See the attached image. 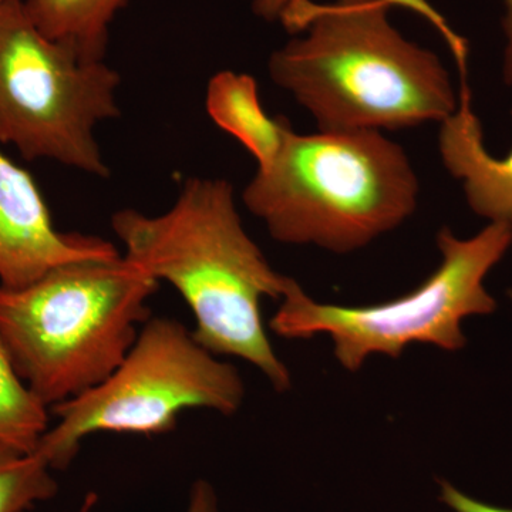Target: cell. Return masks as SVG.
Instances as JSON below:
<instances>
[{"label":"cell","mask_w":512,"mask_h":512,"mask_svg":"<svg viewBox=\"0 0 512 512\" xmlns=\"http://www.w3.org/2000/svg\"><path fill=\"white\" fill-rule=\"evenodd\" d=\"M441 264L413 292L393 301L366 306H340L313 301L289 278L281 308L269 326L286 339L329 335L340 365L356 372L367 357H399L413 343L456 352L466 346L461 322L488 315L497 302L484 286L485 276L512 245V225L491 222L476 237L461 239L440 229Z\"/></svg>","instance_id":"5"},{"label":"cell","mask_w":512,"mask_h":512,"mask_svg":"<svg viewBox=\"0 0 512 512\" xmlns=\"http://www.w3.org/2000/svg\"><path fill=\"white\" fill-rule=\"evenodd\" d=\"M157 288L121 254L60 265L23 288L0 286V340L23 383L52 409L117 369L151 318Z\"/></svg>","instance_id":"3"},{"label":"cell","mask_w":512,"mask_h":512,"mask_svg":"<svg viewBox=\"0 0 512 512\" xmlns=\"http://www.w3.org/2000/svg\"><path fill=\"white\" fill-rule=\"evenodd\" d=\"M440 498L454 512H512V508L484 503L470 497L448 481H440Z\"/></svg>","instance_id":"15"},{"label":"cell","mask_w":512,"mask_h":512,"mask_svg":"<svg viewBox=\"0 0 512 512\" xmlns=\"http://www.w3.org/2000/svg\"><path fill=\"white\" fill-rule=\"evenodd\" d=\"M6 0H0V8H2L3 3H5Z\"/></svg>","instance_id":"18"},{"label":"cell","mask_w":512,"mask_h":512,"mask_svg":"<svg viewBox=\"0 0 512 512\" xmlns=\"http://www.w3.org/2000/svg\"><path fill=\"white\" fill-rule=\"evenodd\" d=\"M244 396L238 370L200 345L192 330L173 318H150L107 379L50 409L56 424L35 451L53 471L64 470L93 434L160 436L175 430L185 410L231 416Z\"/></svg>","instance_id":"6"},{"label":"cell","mask_w":512,"mask_h":512,"mask_svg":"<svg viewBox=\"0 0 512 512\" xmlns=\"http://www.w3.org/2000/svg\"><path fill=\"white\" fill-rule=\"evenodd\" d=\"M205 109L221 130L247 148L258 167L274 160L292 130L288 121L266 114L258 84L245 73L224 70L215 74L208 83Z\"/></svg>","instance_id":"10"},{"label":"cell","mask_w":512,"mask_h":512,"mask_svg":"<svg viewBox=\"0 0 512 512\" xmlns=\"http://www.w3.org/2000/svg\"><path fill=\"white\" fill-rule=\"evenodd\" d=\"M505 6V16L503 28L505 37H507V47L504 55V79L508 84H512V0H503Z\"/></svg>","instance_id":"17"},{"label":"cell","mask_w":512,"mask_h":512,"mask_svg":"<svg viewBox=\"0 0 512 512\" xmlns=\"http://www.w3.org/2000/svg\"><path fill=\"white\" fill-rule=\"evenodd\" d=\"M120 74L33 25L23 0L0 8V143L26 160H52L110 177L97 124L120 116Z\"/></svg>","instance_id":"7"},{"label":"cell","mask_w":512,"mask_h":512,"mask_svg":"<svg viewBox=\"0 0 512 512\" xmlns=\"http://www.w3.org/2000/svg\"><path fill=\"white\" fill-rule=\"evenodd\" d=\"M117 255L106 239L59 231L35 178L0 150V286L23 288L57 266Z\"/></svg>","instance_id":"8"},{"label":"cell","mask_w":512,"mask_h":512,"mask_svg":"<svg viewBox=\"0 0 512 512\" xmlns=\"http://www.w3.org/2000/svg\"><path fill=\"white\" fill-rule=\"evenodd\" d=\"M417 197L409 158L377 130L311 136L291 130L242 194L275 241L336 254L357 251L402 225Z\"/></svg>","instance_id":"4"},{"label":"cell","mask_w":512,"mask_h":512,"mask_svg":"<svg viewBox=\"0 0 512 512\" xmlns=\"http://www.w3.org/2000/svg\"><path fill=\"white\" fill-rule=\"evenodd\" d=\"M111 229L126 258L183 296L200 345L251 363L278 392L291 387L261 312L265 298L281 301L289 276L272 268L245 231L227 180L190 178L170 210L117 211Z\"/></svg>","instance_id":"2"},{"label":"cell","mask_w":512,"mask_h":512,"mask_svg":"<svg viewBox=\"0 0 512 512\" xmlns=\"http://www.w3.org/2000/svg\"><path fill=\"white\" fill-rule=\"evenodd\" d=\"M460 77L457 110L441 121V160L448 173L463 181L471 210L491 222L512 225V148L504 157L488 153L483 126L471 106L467 72Z\"/></svg>","instance_id":"9"},{"label":"cell","mask_w":512,"mask_h":512,"mask_svg":"<svg viewBox=\"0 0 512 512\" xmlns=\"http://www.w3.org/2000/svg\"><path fill=\"white\" fill-rule=\"evenodd\" d=\"M128 0H23L33 25L49 39L70 43L87 62H104L110 23Z\"/></svg>","instance_id":"11"},{"label":"cell","mask_w":512,"mask_h":512,"mask_svg":"<svg viewBox=\"0 0 512 512\" xmlns=\"http://www.w3.org/2000/svg\"><path fill=\"white\" fill-rule=\"evenodd\" d=\"M49 412L20 379L0 340V443L33 453L49 430Z\"/></svg>","instance_id":"12"},{"label":"cell","mask_w":512,"mask_h":512,"mask_svg":"<svg viewBox=\"0 0 512 512\" xmlns=\"http://www.w3.org/2000/svg\"><path fill=\"white\" fill-rule=\"evenodd\" d=\"M57 490L45 458L0 443V512H28L55 497Z\"/></svg>","instance_id":"13"},{"label":"cell","mask_w":512,"mask_h":512,"mask_svg":"<svg viewBox=\"0 0 512 512\" xmlns=\"http://www.w3.org/2000/svg\"><path fill=\"white\" fill-rule=\"evenodd\" d=\"M291 2L292 0H254L252 2V10H254L258 18L268 20V22H275V20L281 18L282 12ZM383 2L387 3L390 8L392 6H400V8L412 10L417 15L423 16L446 39L447 45L450 47L458 66H461L463 63L467 64L468 45L466 40L450 28L447 20L427 0H383Z\"/></svg>","instance_id":"14"},{"label":"cell","mask_w":512,"mask_h":512,"mask_svg":"<svg viewBox=\"0 0 512 512\" xmlns=\"http://www.w3.org/2000/svg\"><path fill=\"white\" fill-rule=\"evenodd\" d=\"M383 0H292L282 23L298 37L272 53L269 76L323 133L402 130L457 110L439 57L409 42Z\"/></svg>","instance_id":"1"},{"label":"cell","mask_w":512,"mask_h":512,"mask_svg":"<svg viewBox=\"0 0 512 512\" xmlns=\"http://www.w3.org/2000/svg\"><path fill=\"white\" fill-rule=\"evenodd\" d=\"M185 512H221L217 493L207 480L192 483Z\"/></svg>","instance_id":"16"}]
</instances>
